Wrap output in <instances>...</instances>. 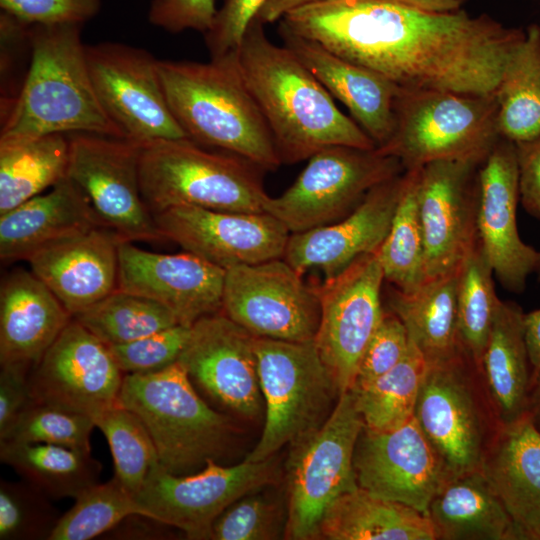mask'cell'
I'll return each mask as SVG.
<instances>
[{"mask_svg": "<svg viewBox=\"0 0 540 540\" xmlns=\"http://www.w3.org/2000/svg\"><path fill=\"white\" fill-rule=\"evenodd\" d=\"M534 272L537 274V277L540 280V251H538V256H537Z\"/></svg>", "mask_w": 540, "mask_h": 540, "instance_id": "cell-57", "label": "cell"}, {"mask_svg": "<svg viewBox=\"0 0 540 540\" xmlns=\"http://www.w3.org/2000/svg\"><path fill=\"white\" fill-rule=\"evenodd\" d=\"M216 13L214 0H152L148 20L170 33L195 30L205 34Z\"/></svg>", "mask_w": 540, "mask_h": 540, "instance_id": "cell-50", "label": "cell"}, {"mask_svg": "<svg viewBox=\"0 0 540 540\" xmlns=\"http://www.w3.org/2000/svg\"><path fill=\"white\" fill-rule=\"evenodd\" d=\"M492 275L493 269L478 240L459 268L457 284L458 339L478 369L501 301Z\"/></svg>", "mask_w": 540, "mask_h": 540, "instance_id": "cell-39", "label": "cell"}, {"mask_svg": "<svg viewBox=\"0 0 540 540\" xmlns=\"http://www.w3.org/2000/svg\"><path fill=\"white\" fill-rule=\"evenodd\" d=\"M229 152H213L188 138L141 143L139 179L153 214L176 206L261 213L268 198L262 172Z\"/></svg>", "mask_w": 540, "mask_h": 540, "instance_id": "cell-6", "label": "cell"}, {"mask_svg": "<svg viewBox=\"0 0 540 540\" xmlns=\"http://www.w3.org/2000/svg\"><path fill=\"white\" fill-rule=\"evenodd\" d=\"M85 53L97 98L125 138H187L168 106L152 54L117 42L85 45Z\"/></svg>", "mask_w": 540, "mask_h": 540, "instance_id": "cell-15", "label": "cell"}, {"mask_svg": "<svg viewBox=\"0 0 540 540\" xmlns=\"http://www.w3.org/2000/svg\"><path fill=\"white\" fill-rule=\"evenodd\" d=\"M125 374L110 348L74 318L29 373L35 403L93 420L118 403Z\"/></svg>", "mask_w": 540, "mask_h": 540, "instance_id": "cell-16", "label": "cell"}, {"mask_svg": "<svg viewBox=\"0 0 540 540\" xmlns=\"http://www.w3.org/2000/svg\"><path fill=\"white\" fill-rule=\"evenodd\" d=\"M472 161H435L419 169L418 203L425 246L424 281L459 270L478 242L477 173Z\"/></svg>", "mask_w": 540, "mask_h": 540, "instance_id": "cell-17", "label": "cell"}, {"mask_svg": "<svg viewBox=\"0 0 540 540\" xmlns=\"http://www.w3.org/2000/svg\"><path fill=\"white\" fill-rule=\"evenodd\" d=\"M190 331L191 326L178 324L109 348L124 374L157 372L178 361Z\"/></svg>", "mask_w": 540, "mask_h": 540, "instance_id": "cell-45", "label": "cell"}, {"mask_svg": "<svg viewBox=\"0 0 540 540\" xmlns=\"http://www.w3.org/2000/svg\"><path fill=\"white\" fill-rule=\"evenodd\" d=\"M409 340L405 356L395 367L379 378L351 389L367 431L392 430L414 416L428 363Z\"/></svg>", "mask_w": 540, "mask_h": 540, "instance_id": "cell-37", "label": "cell"}, {"mask_svg": "<svg viewBox=\"0 0 540 540\" xmlns=\"http://www.w3.org/2000/svg\"><path fill=\"white\" fill-rule=\"evenodd\" d=\"M120 241L112 231L95 227L47 244L26 260L74 316L117 289Z\"/></svg>", "mask_w": 540, "mask_h": 540, "instance_id": "cell-25", "label": "cell"}, {"mask_svg": "<svg viewBox=\"0 0 540 540\" xmlns=\"http://www.w3.org/2000/svg\"><path fill=\"white\" fill-rule=\"evenodd\" d=\"M278 31L284 46L297 56L332 97L348 108L353 120L376 147L384 146L395 128V104L400 87L385 76L346 60L281 25Z\"/></svg>", "mask_w": 540, "mask_h": 540, "instance_id": "cell-26", "label": "cell"}, {"mask_svg": "<svg viewBox=\"0 0 540 540\" xmlns=\"http://www.w3.org/2000/svg\"><path fill=\"white\" fill-rule=\"evenodd\" d=\"M409 341L402 321L392 311H385L361 358L353 388L365 385L395 367L405 356Z\"/></svg>", "mask_w": 540, "mask_h": 540, "instance_id": "cell-47", "label": "cell"}, {"mask_svg": "<svg viewBox=\"0 0 540 540\" xmlns=\"http://www.w3.org/2000/svg\"><path fill=\"white\" fill-rule=\"evenodd\" d=\"M524 313L511 301H500L480 370L501 424L528 412L531 367L525 342Z\"/></svg>", "mask_w": 540, "mask_h": 540, "instance_id": "cell-31", "label": "cell"}, {"mask_svg": "<svg viewBox=\"0 0 540 540\" xmlns=\"http://www.w3.org/2000/svg\"><path fill=\"white\" fill-rule=\"evenodd\" d=\"M468 359L463 352L428 364L414 410L451 479L480 470L488 446L483 411L466 369Z\"/></svg>", "mask_w": 540, "mask_h": 540, "instance_id": "cell-18", "label": "cell"}, {"mask_svg": "<svg viewBox=\"0 0 540 540\" xmlns=\"http://www.w3.org/2000/svg\"><path fill=\"white\" fill-rule=\"evenodd\" d=\"M49 499L24 479H1L0 539L49 540L61 516Z\"/></svg>", "mask_w": 540, "mask_h": 540, "instance_id": "cell-43", "label": "cell"}, {"mask_svg": "<svg viewBox=\"0 0 540 540\" xmlns=\"http://www.w3.org/2000/svg\"><path fill=\"white\" fill-rule=\"evenodd\" d=\"M68 159L65 134L0 142V216L65 179Z\"/></svg>", "mask_w": 540, "mask_h": 540, "instance_id": "cell-36", "label": "cell"}, {"mask_svg": "<svg viewBox=\"0 0 540 540\" xmlns=\"http://www.w3.org/2000/svg\"><path fill=\"white\" fill-rule=\"evenodd\" d=\"M496 95L401 88L395 128L377 150L400 160L405 170L435 161L481 164L501 138Z\"/></svg>", "mask_w": 540, "mask_h": 540, "instance_id": "cell-7", "label": "cell"}, {"mask_svg": "<svg viewBox=\"0 0 540 540\" xmlns=\"http://www.w3.org/2000/svg\"><path fill=\"white\" fill-rule=\"evenodd\" d=\"M113 458L115 477L136 496L151 469L159 464L154 443L138 416L119 403L94 419Z\"/></svg>", "mask_w": 540, "mask_h": 540, "instance_id": "cell-42", "label": "cell"}, {"mask_svg": "<svg viewBox=\"0 0 540 540\" xmlns=\"http://www.w3.org/2000/svg\"><path fill=\"white\" fill-rule=\"evenodd\" d=\"M118 403L146 427L160 466L175 475L220 462L235 433L229 418L196 391L179 361L147 374H125Z\"/></svg>", "mask_w": 540, "mask_h": 540, "instance_id": "cell-5", "label": "cell"}, {"mask_svg": "<svg viewBox=\"0 0 540 540\" xmlns=\"http://www.w3.org/2000/svg\"><path fill=\"white\" fill-rule=\"evenodd\" d=\"M150 518L135 496L114 476L79 495L62 514L49 540H89L116 528L128 517Z\"/></svg>", "mask_w": 540, "mask_h": 540, "instance_id": "cell-41", "label": "cell"}, {"mask_svg": "<svg viewBox=\"0 0 540 540\" xmlns=\"http://www.w3.org/2000/svg\"><path fill=\"white\" fill-rule=\"evenodd\" d=\"M102 227L87 199L67 177L0 216V258L25 259L68 236Z\"/></svg>", "mask_w": 540, "mask_h": 540, "instance_id": "cell-29", "label": "cell"}, {"mask_svg": "<svg viewBox=\"0 0 540 540\" xmlns=\"http://www.w3.org/2000/svg\"><path fill=\"white\" fill-rule=\"evenodd\" d=\"M515 146L520 201L530 215L540 218V135Z\"/></svg>", "mask_w": 540, "mask_h": 540, "instance_id": "cell-52", "label": "cell"}, {"mask_svg": "<svg viewBox=\"0 0 540 540\" xmlns=\"http://www.w3.org/2000/svg\"><path fill=\"white\" fill-rule=\"evenodd\" d=\"M477 233L498 281L521 293L534 272L538 251L522 241L516 220L520 201L516 146L500 138L477 173Z\"/></svg>", "mask_w": 540, "mask_h": 540, "instance_id": "cell-23", "label": "cell"}, {"mask_svg": "<svg viewBox=\"0 0 540 540\" xmlns=\"http://www.w3.org/2000/svg\"><path fill=\"white\" fill-rule=\"evenodd\" d=\"M265 0H226L217 11L211 28L204 34L210 57L236 51L244 34Z\"/></svg>", "mask_w": 540, "mask_h": 540, "instance_id": "cell-49", "label": "cell"}, {"mask_svg": "<svg viewBox=\"0 0 540 540\" xmlns=\"http://www.w3.org/2000/svg\"><path fill=\"white\" fill-rule=\"evenodd\" d=\"M363 428L353 392L348 390L340 394L320 428L290 445L285 526L289 539L320 537L321 522L330 506L359 487L353 460Z\"/></svg>", "mask_w": 540, "mask_h": 540, "instance_id": "cell-9", "label": "cell"}, {"mask_svg": "<svg viewBox=\"0 0 540 540\" xmlns=\"http://www.w3.org/2000/svg\"><path fill=\"white\" fill-rule=\"evenodd\" d=\"M404 171L399 159L377 148L329 146L308 159L282 194L268 196L264 212L290 233L304 232L342 219L373 187Z\"/></svg>", "mask_w": 540, "mask_h": 540, "instance_id": "cell-10", "label": "cell"}, {"mask_svg": "<svg viewBox=\"0 0 540 540\" xmlns=\"http://www.w3.org/2000/svg\"><path fill=\"white\" fill-rule=\"evenodd\" d=\"M280 25L401 88L494 94L524 37L486 14L435 13L395 0H330L293 10Z\"/></svg>", "mask_w": 540, "mask_h": 540, "instance_id": "cell-1", "label": "cell"}, {"mask_svg": "<svg viewBox=\"0 0 540 540\" xmlns=\"http://www.w3.org/2000/svg\"><path fill=\"white\" fill-rule=\"evenodd\" d=\"M72 318L108 347L179 324L161 304L118 288Z\"/></svg>", "mask_w": 540, "mask_h": 540, "instance_id": "cell-40", "label": "cell"}, {"mask_svg": "<svg viewBox=\"0 0 540 540\" xmlns=\"http://www.w3.org/2000/svg\"><path fill=\"white\" fill-rule=\"evenodd\" d=\"M254 347L266 417L258 443L244 460L259 462L320 428L340 394L314 340L255 337Z\"/></svg>", "mask_w": 540, "mask_h": 540, "instance_id": "cell-8", "label": "cell"}, {"mask_svg": "<svg viewBox=\"0 0 540 540\" xmlns=\"http://www.w3.org/2000/svg\"><path fill=\"white\" fill-rule=\"evenodd\" d=\"M458 271L426 280L411 291L392 286L388 292L390 311L402 321L429 365L464 352L457 333Z\"/></svg>", "mask_w": 540, "mask_h": 540, "instance_id": "cell-32", "label": "cell"}, {"mask_svg": "<svg viewBox=\"0 0 540 540\" xmlns=\"http://www.w3.org/2000/svg\"><path fill=\"white\" fill-rule=\"evenodd\" d=\"M242 77L258 104L286 164L308 160L329 146L377 148L312 72L287 47L278 46L254 18L237 49Z\"/></svg>", "mask_w": 540, "mask_h": 540, "instance_id": "cell-2", "label": "cell"}, {"mask_svg": "<svg viewBox=\"0 0 540 540\" xmlns=\"http://www.w3.org/2000/svg\"><path fill=\"white\" fill-rule=\"evenodd\" d=\"M3 12L27 25H83L101 9V0H0Z\"/></svg>", "mask_w": 540, "mask_h": 540, "instance_id": "cell-48", "label": "cell"}, {"mask_svg": "<svg viewBox=\"0 0 540 540\" xmlns=\"http://www.w3.org/2000/svg\"><path fill=\"white\" fill-rule=\"evenodd\" d=\"M384 280L377 250L313 284L321 308L314 342L339 394L353 388L361 358L384 315Z\"/></svg>", "mask_w": 540, "mask_h": 540, "instance_id": "cell-13", "label": "cell"}, {"mask_svg": "<svg viewBox=\"0 0 540 540\" xmlns=\"http://www.w3.org/2000/svg\"><path fill=\"white\" fill-rule=\"evenodd\" d=\"M525 342L531 367L532 388L540 378V309L524 313ZM532 391V390H531Z\"/></svg>", "mask_w": 540, "mask_h": 540, "instance_id": "cell-53", "label": "cell"}, {"mask_svg": "<svg viewBox=\"0 0 540 540\" xmlns=\"http://www.w3.org/2000/svg\"><path fill=\"white\" fill-rule=\"evenodd\" d=\"M158 71L168 106L188 139L265 171L279 168L273 136L242 77L237 50L205 63L158 60Z\"/></svg>", "mask_w": 540, "mask_h": 540, "instance_id": "cell-4", "label": "cell"}, {"mask_svg": "<svg viewBox=\"0 0 540 540\" xmlns=\"http://www.w3.org/2000/svg\"><path fill=\"white\" fill-rule=\"evenodd\" d=\"M353 464L359 487L425 515L433 498L451 479L414 416L388 431L363 428Z\"/></svg>", "mask_w": 540, "mask_h": 540, "instance_id": "cell-19", "label": "cell"}, {"mask_svg": "<svg viewBox=\"0 0 540 540\" xmlns=\"http://www.w3.org/2000/svg\"><path fill=\"white\" fill-rule=\"evenodd\" d=\"M254 340L255 336L218 312L191 326L178 361L193 385L211 400L252 418L262 398Z\"/></svg>", "mask_w": 540, "mask_h": 540, "instance_id": "cell-22", "label": "cell"}, {"mask_svg": "<svg viewBox=\"0 0 540 540\" xmlns=\"http://www.w3.org/2000/svg\"><path fill=\"white\" fill-rule=\"evenodd\" d=\"M406 181V170L373 187L342 219L291 233L283 259L303 274L311 268L331 278L361 255L376 252L386 238Z\"/></svg>", "mask_w": 540, "mask_h": 540, "instance_id": "cell-24", "label": "cell"}, {"mask_svg": "<svg viewBox=\"0 0 540 540\" xmlns=\"http://www.w3.org/2000/svg\"><path fill=\"white\" fill-rule=\"evenodd\" d=\"M320 536L330 540H436L427 515L361 487L341 495L330 506Z\"/></svg>", "mask_w": 540, "mask_h": 540, "instance_id": "cell-33", "label": "cell"}, {"mask_svg": "<svg viewBox=\"0 0 540 540\" xmlns=\"http://www.w3.org/2000/svg\"><path fill=\"white\" fill-rule=\"evenodd\" d=\"M0 460L50 498L76 499L99 483L91 452L45 443L0 441Z\"/></svg>", "mask_w": 540, "mask_h": 540, "instance_id": "cell-35", "label": "cell"}, {"mask_svg": "<svg viewBox=\"0 0 540 540\" xmlns=\"http://www.w3.org/2000/svg\"><path fill=\"white\" fill-rule=\"evenodd\" d=\"M274 456L223 466L209 460L192 474L175 475L154 466L135 496L151 519L177 528L189 539H211L215 520L235 501L274 482Z\"/></svg>", "mask_w": 540, "mask_h": 540, "instance_id": "cell-12", "label": "cell"}, {"mask_svg": "<svg viewBox=\"0 0 540 540\" xmlns=\"http://www.w3.org/2000/svg\"><path fill=\"white\" fill-rule=\"evenodd\" d=\"M71 319L32 271L9 273L0 291V364L32 369Z\"/></svg>", "mask_w": 540, "mask_h": 540, "instance_id": "cell-28", "label": "cell"}, {"mask_svg": "<svg viewBox=\"0 0 540 540\" xmlns=\"http://www.w3.org/2000/svg\"><path fill=\"white\" fill-rule=\"evenodd\" d=\"M68 138L67 178L85 196L100 225L121 240L163 239L141 193V143L91 133Z\"/></svg>", "mask_w": 540, "mask_h": 540, "instance_id": "cell-11", "label": "cell"}, {"mask_svg": "<svg viewBox=\"0 0 540 540\" xmlns=\"http://www.w3.org/2000/svg\"><path fill=\"white\" fill-rule=\"evenodd\" d=\"M419 169L406 170L389 232L378 249L384 279L407 292L424 280L425 246L418 203Z\"/></svg>", "mask_w": 540, "mask_h": 540, "instance_id": "cell-38", "label": "cell"}, {"mask_svg": "<svg viewBox=\"0 0 540 540\" xmlns=\"http://www.w3.org/2000/svg\"><path fill=\"white\" fill-rule=\"evenodd\" d=\"M528 413L532 417L536 427L540 430V378L532 388Z\"/></svg>", "mask_w": 540, "mask_h": 540, "instance_id": "cell-56", "label": "cell"}, {"mask_svg": "<svg viewBox=\"0 0 540 540\" xmlns=\"http://www.w3.org/2000/svg\"><path fill=\"white\" fill-rule=\"evenodd\" d=\"M30 368L19 364L1 365L0 369V440L18 416L34 401L29 388Z\"/></svg>", "mask_w": 540, "mask_h": 540, "instance_id": "cell-51", "label": "cell"}, {"mask_svg": "<svg viewBox=\"0 0 540 540\" xmlns=\"http://www.w3.org/2000/svg\"><path fill=\"white\" fill-rule=\"evenodd\" d=\"M225 272L187 251L161 254L119 242L117 288L161 304L180 325L221 312Z\"/></svg>", "mask_w": 540, "mask_h": 540, "instance_id": "cell-21", "label": "cell"}, {"mask_svg": "<svg viewBox=\"0 0 540 540\" xmlns=\"http://www.w3.org/2000/svg\"><path fill=\"white\" fill-rule=\"evenodd\" d=\"M495 95L502 138L518 144L540 135V25H530L509 55Z\"/></svg>", "mask_w": 540, "mask_h": 540, "instance_id": "cell-34", "label": "cell"}, {"mask_svg": "<svg viewBox=\"0 0 540 540\" xmlns=\"http://www.w3.org/2000/svg\"><path fill=\"white\" fill-rule=\"evenodd\" d=\"M481 471L503 503L520 540H540V430L527 412L501 424Z\"/></svg>", "mask_w": 540, "mask_h": 540, "instance_id": "cell-27", "label": "cell"}, {"mask_svg": "<svg viewBox=\"0 0 540 540\" xmlns=\"http://www.w3.org/2000/svg\"><path fill=\"white\" fill-rule=\"evenodd\" d=\"M164 239L225 270L283 258L290 236L272 215L176 206L154 214Z\"/></svg>", "mask_w": 540, "mask_h": 540, "instance_id": "cell-20", "label": "cell"}, {"mask_svg": "<svg viewBox=\"0 0 540 540\" xmlns=\"http://www.w3.org/2000/svg\"><path fill=\"white\" fill-rule=\"evenodd\" d=\"M325 1L330 0H265L255 18L265 25L281 20L293 10Z\"/></svg>", "mask_w": 540, "mask_h": 540, "instance_id": "cell-54", "label": "cell"}, {"mask_svg": "<svg viewBox=\"0 0 540 540\" xmlns=\"http://www.w3.org/2000/svg\"><path fill=\"white\" fill-rule=\"evenodd\" d=\"M277 511L261 495L247 494L231 504L214 522L211 539L265 540L278 537Z\"/></svg>", "mask_w": 540, "mask_h": 540, "instance_id": "cell-46", "label": "cell"}, {"mask_svg": "<svg viewBox=\"0 0 540 540\" xmlns=\"http://www.w3.org/2000/svg\"><path fill=\"white\" fill-rule=\"evenodd\" d=\"M94 420L86 415L33 402L0 441L45 443L91 452Z\"/></svg>", "mask_w": 540, "mask_h": 540, "instance_id": "cell-44", "label": "cell"}, {"mask_svg": "<svg viewBox=\"0 0 540 540\" xmlns=\"http://www.w3.org/2000/svg\"><path fill=\"white\" fill-rule=\"evenodd\" d=\"M80 24L29 25L30 66L7 110L0 142L48 134L91 133L125 138L95 93Z\"/></svg>", "mask_w": 540, "mask_h": 540, "instance_id": "cell-3", "label": "cell"}, {"mask_svg": "<svg viewBox=\"0 0 540 540\" xmlns=\"http://www.w3.org/2000/svg\"><path fill=\"white\" fill-rule=\"evenodd\" d=\"M416 8L435 12V13H450L462 10V6L468 0H395Z\"/></svg>", "mask_w": 540, "mask_h": 540, "instance_id": "cell-55", "label": "cell"}, {"mask_svg": "<svg viewBox=\"0 0 540 540\" xmlns=\"http://www.w3.org/2000/svg\"><path fill=\"white\" fill-rule=\"evenodd\" d=\"M221 312L255 337L313 341L320 301L313 285L283 258L225 272Z\"/></svg>", "mask_w": 540, "mask_h": 540, "instance_id": "cell-14", "label": "cell"}, {"mask_svg": "<svg viewBox=\"0 0 540 540\" xmlns=\"http://www.w3.org/2000/svg\"><path fill=\"white\" fill-rule=\"evenodd\" d=\"M427 516L436 539H519L509 514L481 469L450 479L431 501Z\"/></svg>", "mask_w": 540, "mask_h": 540, "instance_id": "cell-30", "label": "cell"}]
</instances>
